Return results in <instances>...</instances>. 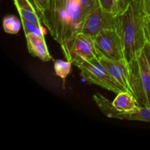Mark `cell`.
Returning <instances> with one entry per match:
<instances>
[{
    "label": "cell",
    "mask_w": 150,
    "mask_h": 150,
    "mask_svg": "<svg viewBox=\"0 0 150 150\" xmlns=\"http://www.w3.org/2000/svg\"><path fill=\"white\" fill-rule=\"evenodd\" d=\"M98 7L99 0H50L40 15L42 24L59 44L68 61L73 41L81 31L84 20Z\"/></svg>",
    "instance_id": "obj_1"
},
{
    "label": "cell",
    "mask_w": 150,
    "mask_h": 150,
    "mask_svg": "<svg viewBox=\"0 0 150 150\" xmlns=\"http://www.w3.org/2000/svg\"><path fill=\"white\" fill-rule=\"evenodd\" d=\"M145 17L142 0H133L125 11L115 16V29L121 38L127 63L137 57L147 42Z\"/></svg>",
    "instance_id": "obj_2"
},
{
    "label": "cell",
    "mask_w": 150,
    "mask_h": 150,
    "mask_svg": "<svg viewBox=\"0 0 150 150\" xmlns=\"http://www.w3.org/2000/svg\"><path fill=\"white\" fill-rule=\"evenodd\" d=\"M130 93L140 106H150V70L144 50L127 63Z\"/></svg>",
    "instance_id": "obj_3"
},
{
    "label": "cell",
    "mask_w": 150,
    "mask_h": 150,
    "mask_svg": "<svg viewBox=\"0 0 150 150\" xmlns=\"http://www.w3.org/2000/svg\"><path fill=\"white\" fill-rule=\"evenodd\" d=\"M76 67L80 70L81 76L89 83L96 84L115 94L127 91L113 79L99 61V58L83 62Z\"/></svg>",
    "instance_id": "obj_4"
},
{
    "label": "cell",
    "mask_w": 150,
    "mask_h": 150,
    "mask_svg": "<svg viewBox=\"0 0 150 150\" xmlns=\"http://www.w3.org/2000/svg\"><path fill=\"white\" fill-rule=\"evenodd\" d=\"M97 51L100 57L112 60L125 59L122 42L116 29H105L94 38Z\"/></svg>",
    "instance_id": "obj_5"
},
{
    "label": "cell",
    "mask_w": 150,
    "mask_h": 150,
    "mask_svg": "<svg viewBox=\"0 0 150 150\" xmlns=\"http://www.w3.org/2000/svg\"><path fill=\"white\" fill-rule=\"evenodd\" d=\"M93 99L103 113L108 118L119 120H136L150 122V106H138L134 110L128 112H120L113 107L112 103L100 94H96Z\"/></svg>",
    "instance_id": "obj_6"
},
{
    "label": "cell",
    "mask_w": 150,
    "mask_h": 150,
    "mask_svg": "<svg viewBox=\"0 0 150 150\" xmlns=\"http://www.w3.org/2000/svg\"><path fill=\"white\" fill-rule=\"evenodd\" d=\"M94 39L86 34L80 32L75 38L70 52V60L73 64H78L86 61L99 58Z\"/></svg>",
    "instance_id": "obj_7"
},
{
    "label": "cell",
    "mask_w": 150,
    "mask_h": 150,
    "mask_svg": "<svg viewBox=\"0 0 150 150\" xmlns=\"http://www.w3.org/2000/svg\"><path fill=\"white\" fill-rule=\"evenodd\" d=\"M110 29H115V16L112 13L104 10L100 6L86 18L81 32L94 39L103 30Z\"/></svg>",
    "instance_id": "obj_8"
},
{
    "label": "cell",
    "mask_w": 150,
    "mask_h": 150,
    "mask_svg": "<svg viewBox=\"0 0 150 150\" xmlns=\"http://www.w3.org/2000/svg\"><path fill=\"white\" fill-rule=\"evenodd\" d=\"M99 61L113 79L127 92H130L128 66L125 59L112 60L100 56Z\"/></svg>",
    "instance_id": "obj_9"
},
{
    "label": "cell",
    "mask_w": 150,
    "mask_h": 150,
    "mask_svg": "<svg viewBox=\"0 0 150 150\" xmlns=\"http://www.w3.org/2000/svg\"><path fill=\"white\" fill-rule=\"evenodd\" d=\"M26 40L28 51L32 56L38 57L43 62H48L52 59L44 36L28 35H26Z\"/></svg>",
    "instance_id": "obj_10"
},
{
    "label": "cell",
    "mask_w": 150,
    "mask_h": 150,
    "mask_svg": "<svg viewBox=\"0 0 150 150\" xmlns=\"http://www.w3.org/2000/svg\"><path fill=\"white\" fill-rule=\"evenodd\" d=\"M16 9L20 15L21 19L42 25V21L39 13L35 8L29 0H13Z\"/></svg>",
    "instance_id": "obj_11"
},
{
    "label": "cell",
    "mask_w": 150,
    "mask_h": 150,
    "mask_svg": "<svg viewBox=\"0 0 150 150\" xmlns=\"http://www.w3.org/2000/svg\"><path fill=\"white\" fill-rule=\"evenodd\" d=\"M111 103L113 107L120 112L131 111L139 106L133 95L127 91H123L117 94V97Z\"/></svg>",
    "instance_id": "obj_12"
},
{
    "label": "cell",
    "mask_w": 150,
    "mask_h": 150,
    "mask_svg": "<svg viewBox=\"0 0 150 150\" xmlns=\"http://www.w3.org/2000/svg\"><path fill=\"white\" fill-rule=\"evenodd\" d=\"M21 25V20H18L14 16H7L3 18V29L7 34H17L20 30Z\"/></svg>",
    "instance_id": "obj_13"
},
{
    "label": "cell",
    "mask_w": 150,
    "mask_h": 150,
    "mask_svg": "<svg viewBox=\"0 0 150 150\" xmlns=\"http://www.w3.org/2000/svg\"><path fill=\"white\" fill-rule=\"evenodd\" d=\"M73 63L68 60L57 59L54 62V70L57 76L61 78L64 84L66 78L71 72V66Z\"/></svg>",
    "instance_id": "obj_14"
},
{
    "label": "cell",
    "mask_w": 150,
    "mask_h": 150,
    "mask_svg": "<svg viewBox=\"0 0 150 150\" xmlns=\"http://www.w3.org/2000/svg\"><path fill=\"white\" fill-rule=\"evenodd\" d=\"M23 26V32L25 36L28 35H35L38 36H45L46 31L42 25L35 24V23H30V22L25 21L23 19H21Z\"/></svg>",
    "instance_id": "obj_15"
},
{
    "label": "cell",
    "mask_w": 150,
    "mask_h": 150,
    "mask_svg": "<svg viewBox=\"0 0 150 150\" xmlns=\"http://www.w3.org/2000/svg\"><path fill=\"white\" fill-rule=\"evenodd\" d=\"M133 1V0H114L112 13L114 16L121 14L127 10Z\"/></svg>",
    "instance_id": "obj_16"
},
{
    "label": "cell",
    "mask_w": 150,
    "mask_h": 150,
    "mask_svg": "<svg viewBox=\"0 0 150 150\" xmlns=\"http://www.w3.org/2000/svg\"><path fill=\"white\" fill-rule=\"evenodd\" d=\"M100 6L104 10L109 13H112L114 0H99Z\"/></svg>",
    "instance_id": "obj_17"
},
{
    "label": "cell",
    "mask_w": 150,
    "mask_h": 150,
    "mask_svg": "<svg viewBox=\"0 0 150 150\" xmlns=\"http://www.w3.org/2000/svg\"><path fill=\"white\" fill-rule=\"evenodd\" d=\"M35 3H36L38 11H39L40 16V15L42 14V13L46 10L47 7H48L50 0H35Z\"/></svg>",
    "instance_id": "obj_18"
},
{
    "label": "cell",
    "mask_w": 150,
    "mask_h": 150,
    "mask_svg": "<svg viewBox=\"0 0 150 150\" xmlns=\"http://www.w3.org/2000/svg\"><path fill=\"white\" fill-rule=\"evenodd\" d=\"M145 32L147 42L150 43V18L147 16L145 17Z\"/></svg>",
    "instance_id": "obj_19"
},
{
    "label": "cell",
    "mask_w": 150,
    "mask_h": 150,
    "mask_svg": "<svg viewBox=\"0 0 150 150\" xmlns=\"http://www.w3.org/2000/svg\"><path fill=\"white\" fill-rule=\"evenodd\" d=\"M143 50H144V52L145 54V56H146L148 65H149V70H150V43L149 42H146V43L145 44V46Z\"/></svg>",
    "instance_id": "obj_20"
},
{
    "label": "cell",
    "mask_w": 150,
    "mask_h": 150,
    "mask_svg": "<svg viewBox=\"0 0 150 150\" xmlns=\"http://www.w3.org/2000/svg\"><path fill=\"white\" fill-rule=\"evenodd\" d=\"M144 11L146 16H150V0H142Z\"/></svg>",
    "instance_id": "obj_21"
},
{
    "label": "cell",
    "mask_w": 150,
    "mask_h": 150,
    "mask_svg": "<svg viewBox=\"0 0 150 150\" xmlns=\"http://www.w3.org/2000/svg\"><path fill=\"white\" fill-rule=\"evenodd\" d=\"M29 1H30V2L32 3V4H33V6H34V7H35V8L36 9V10H37V11H38V13H39V11H38V7H37L36 3H35V0H29ZM39 15H40V13H39Z\"/></svg>",
    "instance_id": "obj_22"
},
{
    "label": "cell",
    "mask_w": 150,
    "mask_h": 150,
    "mask_svg": "<svg viewBox=\"0 0 150 150\" xmlns=\"http://www.w3.org/2000/svg\"><path fill=\"white\" fill-rule=\"evenodd\" d=\"M149 103H150V100H149Z\"/></svg>",
    "instance_id": "obj_23"
},
{
    "label": "cell",
    "mask_w": 150,
    "mask_h": 150,
    "mask_svg": "<svg viewBox=\"0 0 150 150\" xmlns=\"http://www.w3.org/2000/svg\"><path fill=\"white\" fill-rule=\"evenodd\" d=\"M149 18H150V16H149Z\"/></svg>",
    "instance_id": "obj_24"
}]
</instances>
